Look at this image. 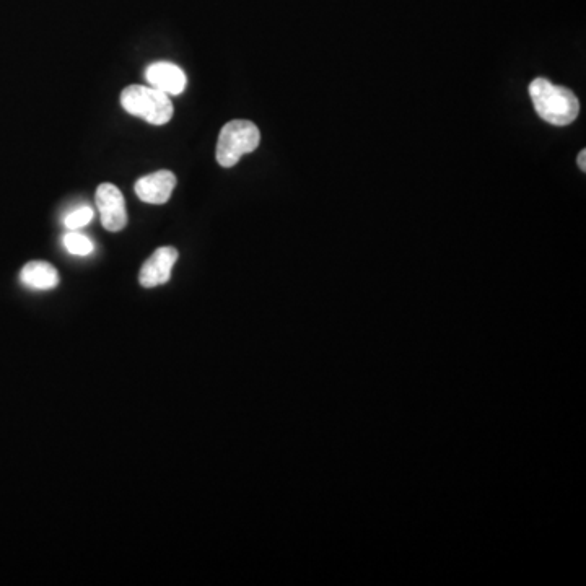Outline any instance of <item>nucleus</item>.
<instances>
[{
    "instance_id": "f257e3e1",
    "label": "nucleus",
    "mask_w": 586,
    "mask_h": 586,
    "mask_svg": "<svg viewBox=\"0 0 586 586\" xmlns=\"http://www.w3.org/2000/svg\"><path fill=\"white\" fill-rule=\"evenodd\" d=\"M531 100L539 118L554 126H569L580 114V101L569 88L552 84L551 80L534 79L530 85Z\"/></svg>"
},
{
    "instance_id": "f03ea898",
    "label": "nucleus",
    "mask_w": 586,
    "mask_h": 586,
    "mask_svg": "<svg viewBox=\"0 0 586 586\" xmlns=\"http://www.w3.org/2000/svg\"><path fill=\"white\" fill-rule=\"evenodd\" d=\"M121 105L127 113L142 118L154 126L167 124L175 114V108L167 93L160 92L154 87H144V85H131L124 88L121 93Z\"/></svg>"
},
{
    "instance_id": "7ed1b4c3",
    "label": "nucleus",
    "mask_w": 586,
    "mask_h": 586,
    "mask_svg": "<svg viewBox=\"0 0 586 586\" xmlns=\"http://www.w3.org/2000/svg\"><path fill=\"white\" fill-rule=\"evenodd\" d=\"M261 134L256 124L246 119H235L225 124L217 144V162L224 168H232L241 157L258 149Z\"/></svg>"
},
{
    "instance_id": "20e7f679",
    "label": "nucleus",
    "mask_w": 586,
    "mask_h": 586,
    "mask_svg": "<svg viewBox=\"0 0 586 586\" xmlns=\"http://www.w3.org/2000/svg\"><path fill=\"white\" fill-rule=\"evenodd\" d=\"M95 201H97L103 227L108 232H121L127 225L126 201H124L123 193L114 184L103 183L98 186Z\"/></svg>"
},
{
    "instance_id": "39448f33",
    "label": "nucleus",
    "mask_w": 586,
    "mask_h": 586,
    "mask_svg": "<svg viewBox=\"0 0 586 586\" xmlns=\"http://www.w3.org/2000/svg\"><path fill=\"white\" fill-rule=\"evenodd\" d=\"M176 261H178V251L173 246L158 248L140 269V285L145 289H154L158 285L167 284Z\"/></svg>"
},
{
    "instance_id": "423d86ee",
    "label": "nucleus",
    "mask_w": 586,
    "mask_h": 586,
    "mask_svg": "<svg viewBox=\"0 0 586 586\" xmlns=\"http://www.w3.org/2000/svg\"><path fill=\"white\" fill-rule=\"evenodd\" d=\"M176 176L168 170L155 171L152 175L142 176L136 183V194L140 201L147 204H165L175 191Z\"/></svg>"
},
{
    "instance_id": "0eeeda50",
    "label": "nucleus",
    "mask_w": 586,
    "mask_h": 586,
    "mask_svg": "<svg viewBox=\"0 0 586 586\" xmlns=\"http://www.w3.org/2000/svg\"><path fill=\"white\" fill-rule=\"evenodd\" d=\"M145 79L150 87L157 88L160 92L170 95H181L186 88V75L180 67L171 62H157L145 72Z\"/></svg>"
},
{
    "instance_id": "6e6552de",
    "label": "nucleus",
    "mask_w": 586,
    "mask_h": 586,
    "mask_svg": "<svg viewBox=\"0 0 586 586\" xmlns=\"http://www.w3.org/2000/svg\"><path fill=\"white\" fill-rule=\"evenodd\" d=\"M20 280L28 289L51 290L59 285V272L46 261H31L23 266Z\"/></svg>"
},
{
    "instance_id": "1a4fd4ad",
    "label": "nucleus",
    "mask_w": 586,
    "mask_h": 586,
    "mask_svg": "<svg viewBox=\"0 0 586 586\" xmlns=\"http://www.w3.org/2000/svg\"><path fill=\"white\" fill-rule=\"evenodd\" d=\"M64 246L74 256H88V254H92V251L95 250L92 240L82 235V233L77 232V230H70L67 233L66 237H64Z\"/></svg>"
},
{
    "instance_id": "9d476101",
    "label": "nucleus",
    "mask_w": 586,
    "mask_h": 586,
    "mask_svg": "<svg viewBox=\"0 0 586 586\" xmlns=\"http://www.w3.org/2000/svg\"><path fill=\"white\" fill-rule=\"evenodd\" d=\"M92 220V207L80 206L77 207V209L72 210L70 214L66 215V219H64V225H66L69 230H79V228L87 227V225L90 224Z\"/></svg>"
},
{
    "instance_id": "9b49d317",
    "label": "nucleus",
    "mask_w": 586,
    "mask_h": 586,
    "mask_svg": "<svg viewBox=\"0 0 586 586\" xmlns=\"http://www.w3.org/2000/svg\"><path fill=\"white\" fill-rule=\"evenodd\" d=\"M578 167H580V170L586 171V150H582L578 155Z\"/></svg>"
}]
</instances>
